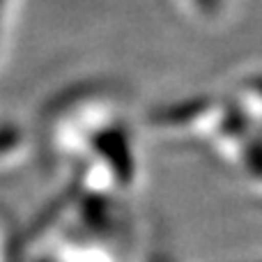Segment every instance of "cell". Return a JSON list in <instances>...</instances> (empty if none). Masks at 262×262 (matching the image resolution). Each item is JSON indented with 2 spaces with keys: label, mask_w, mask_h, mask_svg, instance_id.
<instances>
[{
  "label": "cell",
  "mask_w": 262,
  "mask_h": 262,
  "mask_svg": "<svg viewBox=\"0 0 262 262\" xmlns=\"http://www.w3.org/2000/svg\"><path fill=\"white\" fill-rule=\"evenodd\" d=\"M14 255V239H12V230L5 216H0V262H12Z\"/></svg>",
  "instance_id": "6da1fadb"
}]
</instances>
